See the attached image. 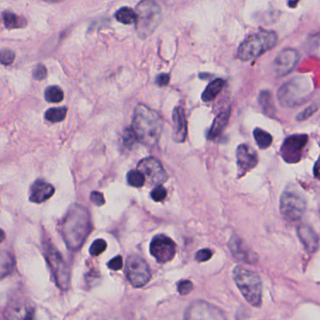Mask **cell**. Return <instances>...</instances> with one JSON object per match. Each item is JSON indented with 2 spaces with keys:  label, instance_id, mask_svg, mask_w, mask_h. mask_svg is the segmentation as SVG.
Instances as JSON below:
<instances>
[{
  "label": "cell",
  "instance_id": "1",
  "mask_svg": "<svg viewBox=\"0 0 320 320\" xmlns=\"http://www.w3.org/2000/svg\"><path fill=\"white\" fill-rule=\"evenodd\" d=\"M92 231V221L87 209L73 205L66 213L61 224V235L67 246L76 251L81 248Z\"/></svg>",
  "mask_w": 320,
  "mask_h": 320
},
{
  "label": "cell",
  "instance_id": "2",
  "mask_svg": "<svg viewBox=\"0 0 320 320\" xmlns=\"http://www.w3.org/2000/svg\"><path fill=\"white\" fill-rule=\"evenodd\" d=\"M163 128V118L159 113L147 105H136L131 127L136 140L148 147H154L160 140Z\"/></svg>",
  "mask_w": 320,
  "mask_h": 320
},
{
  "label": "cell",
  "instance_id": "3",
  "mask_svg": "<svg viewBox=\"0 0 320 320\" xmlns=\"http://www.w3.org/2000/svg\"><path fill=\"white\" fill-rule=\"evenodd\" d=\"M314 90V82L305 76H300L282 85L277 98L282 106L295 107L307 102Z\"/></svg>",
  "mask_w": 320,
  "mask_h": 320
},
{
  "label": "cell",
  "instance_id": "4",
  "mask_svg": "<svg viewBox=\"0 0 320 320\" xmlns=\"http://www.w3.org/2000/svg\"><path fill=\"white\" fill-rule=\"evenodd\" d=\"M278 42L275 31L261 29L244 39L238 49V58L242 61H251L272 49Z\"/></svg>",
  "mask_w": 320,
  "mask_h": 320
},
{
  "label": "cell",
  "instance_id": "5",
  "mask_svg": "<svg viewBox=\"0 0 320 320\" xmlns=\"http://www.w3.org/2000/svg\"><path fill=\"white\" fill-rule=\"evenodd\" d=\"M233 279L244 299L255 307L261 306L262 282L255 271L237 266L233 270Z\"/></svg>",
  "mask_w": 320,
  "mask_h": 320
},
{
  "label": "cell",
  "instance_id": "6",
  "mask_svg": "<svg viewBox=\"0 0 320 320\" xmlns=\"http://www.w3.org/2000/svg\"><path fill=\"white\" fill-rule=\"evenodd\" d=\"M136 32L141 39L150 37L157 29L162 21V10L159 4L146 0L136 6Z\"/></svg>",
  "mask_w": 320,
  "mask_h": 320
},
{
  "label": "cell",
  "instance_id": "7",
  "mask_svg": "<svg viewBox=\"0 0 320 320\" xmlns=\"http://www.w3.org/2000/svg\"><path fill=\"white\" fill-rule=\"evenodd\" d=\"M306 210L304 197L293 190H286L280 199V211L286 220L289 222L300 221Z\"/></svg>",
  "mask_w": 320,
  "mask_h": 320
},
{
  "label": "cell",
  "instance_id": "8",
  "mask_svg": "<svg viewBox=\"0 0 320 320\" xmlns=\"http://www.w3.org/2000/svg\"><path fill=\"white\" fill-rule=\"evenodd\" d=\"M44 247L46 260L51 268L55 282L60 289L66 290L69 288L70 283V273L68 266L63 257L59 254V251L56 250L55 247L49 244H44Z\"/></svg>",
  "mask_w": 320,
  "mask_h": 320
},
{
  "label": "cell",
  "instance_id": "9",
  "mask_svg": "<svg viewBox=\"0 0 320 320\" xmlns=\"http://www.w3.org/2000/svg\"><path fill=\"white\" fill-rule=\"evenodd\" d=\"M125 270L128 280L134 288H143L151 280V268L148 263L138 255H130L127 258Z\"/></svg>",
  "mask_w": 320,
  "mask_h": 320
},
{
  "label": "cell",
  "instance_id": "10",
  "mask_svg": "<svg viewBox=\"0 0 320 320\" xmlns=\"http://www.w3.org/2000/svg\"><path fill=\"white\" fill-rule=\"evenodd\" d=\"M183 320H227L222 309L208 301H193L184 312Z\"/></svg>",
  "mask_w": 320,
  "mask_h": 320
},
{
  "label": "cell",
  "instance_id": "11",
  "mask_svg": "<svg viewBox=\"0 0 320 320\" xmlns=\"http://www.w3.org/2000/svg\"><path fill=\"white\" fill-rule=\"evenodd\" d=\"M308 143L307 134H293L285 139L280 153L285 162L297 163L301 161L303 150Z\"/></svg>",
  "mask_w": 320,
  "mask_h": 320
},
{
  "label": "cell",
  "instance_id": "12",
  "mask_svg": "<svg viewBox=\"0 0 320 320\" xmlns=\"http://www.w3.org/2000/svg\"><path fill=\"white\" fill-rule=\"evenodd\" d=\"M138 170L143 174L146 180L156 186L163 185L168 178L163 164L156 158H144L138 163Z\"/></svg>",
  "mask_w": 320,
  "mask_h": 320
},
{
  "label": "cell",
  "instance_id": "13",
  "mask_svg": "<svg viewBox=\"0 0 320 320\" xmlns=\"http://www.w3.org/2000/svg\"><path fill=\"white\" fill-rule=\"evenodd\" d=\"M151 254L159 263L169 262L176 255L175 242L164 235L155 236L151 242Z\"/></svg>",
  "mask_w": 320,
  "mask_h": 320
},
{
  "label": "cell",
  "instance_id": "14",
  "mask_svg": "<svg viewBox=\"0 0 320 320\" xmlns=\"http://www.w3.org/2000/svg\"><path fill=\"white\" fill-rule=\"evenodd\" d=\"M301 59L300 53L293 48H286L277 55L272 62V71L276 76H285L292 72Z\"/></svg>",
  "mask_w": 320,
  "mask_h": 320
},
{
  "label": "cell",
  "instance_id": "15",
  "mask_svg": "<svg viewBox=\"0 0 320 320\" xmlns=\"http://www.w3.org/2000/svg\"><path fill=\"white\" fill-rule=\"evenodd\" d=\"M7 320H33L35 307L26 299H15L11 301L4 311Z\"/></svg>",
  "mask_w": 320,
  "mask_h": 320
},
{
  "label": "cell",
  "instance_id": "16",
  "mask_svg": "<svg viewBox=\"0 0 320 320\" xmlns=\"http://www.w3.org/2000/svg\"><path fill=\"white\" fill-rule=\"evenodd\" d=\"M236 156L239 173L242 175L246 174L250 170L254 169L258 163L257 153L248 145H240L236 151Z\"/></svg>",
  "mask_w": 320,
  "mask_h": 320
},
{
  "label": "cell",
  "instance_id": "17",
  "mask_svg": "<svg viewBox=\"0 0 320 320\" xmlns=\"http://www.w3.org/2000/svg\"><path fill=\"white\" fill-rule=\"evenodd\" d=\"M229 249L238 260L253 264L257 261V256L252 252L239 236H233L229 242Z\"/></svg>",
  "mask_w": 320,
  "mask_h": 320
},
{
  "label": "cell",
  "instance_id": "18",
  "mask_svg": "<svg viewBox=\"0 0 320 320\" xmlns=\"http://www.w3.org/2000/svg\"><path fill=\"white\" fill-rule=\"evenodd\" d=\"M173 123H174V140L176 143H183L188 133L187 120L185 111L181 106H176L173 111Z\"/></svg>",
  "mask_w": 320,
  "mask_h": 320
},
{
  "label": "cell",
  "instance_id": "19",
  "mask_svg": "<svg viewBox=\"0 0 320 320\" xmlns=\"http://www.w3.org/2000/svg\"><path fill=\"white\" fill-rule=\"evenodd\" d=\"M55 194V188L50 183L42 179H38L33 183L30 188V201L33 203L44 202Z\"/></svg>",
  "mask_w": 320,
  "mask_h": 320
},
{
  "label": "cell",
  "instance_id": "20",
  "mask_svg": "<svg viewBox=\"0 0 320 320\" xmlns=\"http://www.w3.org/2000/svg\"><path fill=\"white\" fill-rule=\"evenodd\" d=\"M298 236L304 245V247L307 249L310 253H315L318 249V236L314 232V229L307 224H301L298 227Z\"/></svg>",
  "mask_w": 320,
  "mask_h": 320
},
{
  "label": "cell",
  "instance_id": "21",
  "mask_svg": "<svg viewBox=\"0 0 320 320\" xmlns=\"http://www.w3.org/2000/svg\"><path fill=\"white\" fill-rule=\"evenodd\" d=\"M230 112H231V108H227L217 115L208 133L209 140H213L218 136H220V134L222 133V131L224 130V128L228 123Z\"/></svg>",
  "mask_w": 320,
  "mask_h": 320
},
{
  "label": "cell",
  "instance_id": "22",
  "mask_svg": "<svg viewBox=\"0 0 320 320\" xmlns=\"http://www.w3.org/2000/svg\"><path fill=\"white\" fill-rule=\"evenodd\" d=\"M224 83V80H222V78L215 79L211 83H209V85L205 88L202 93L203 102L209 103L213 101L220 94V92H222Z\"/></svg>",
  "mask_w": 320,
  "mask_h": 320
},
{
  "label": "cell",
  "instance_id": "23",
  "mask_svg": "<svg viewBox=\"0 0 320 320\" xmlns=\"http://www.w3.org/2000/svg\"><path fill=\"white\" fill-rule=\"evenodd\" d=\"M15 266L13 255L7 251L0 252V279L11 275Z\"/></svg>",
  "mask_w": 320,
  "mask_h": 320
},
{
  "label": "cell",
  "instance_id": "24",
  "mask_svg": "<svg viewBox=\"0 0 320 320\" xmlns=\"http://www.w3.org/2000/svg\"><path fill=\"white\" fill-rule=\"evenodd\" d=\"M116 19L123 25H132L136 23V13L131 8L123 7L116 13Z\"/></svg>",
  "mask_w": 320,
  "mask_h": 320
},
{
  "label": "cell",
  "instance_id": "25",
  "mask_svg": "<svg viewBox=\"0 0 320 320\" xmlns=\"http://www.w3.org/2000/svg\"><path fill=\"white\" fill-rule=\"evenodd\" d=\"M254 138L255 142L261 150H267L272 144V136L268 131H264L260 128H255L254 130Z\"/></svg>",
  "mask_w": 320,
  "mask_h": 320
},
{
  "label": "cell",
  "instance_id": "26",
  "mask_svg": "<svg viewBox=\"0 0 320 320\" xmlns=\"http://www.w3.org/2000/svg\"><path fill=\"white\" fill-rule=\"evenodd\" d=\"M44 97H45L47 102L53 103V104H58V103H60L63 101L64 93L61 88H59V86L53 85V86H49L46 89Z\"/></svg>",
  "mask_w": 320,
  "mask_h": 320
},
{
  "label": "cell",
  "instance_id": "27",
  "mask_svg": "<svg viewBox=\"0 0 320 320\" xmlns=\"http://www.w3.org/2000/svg\"><path fill=\"white\" fill-rule=\"evenodd\" d=\"M67 109L64 107L61 108H51L45 113V118L50 122H60L66 118Z\"/></svg>",
  "mask_w": 320,
  "mask_h": 320
},
{
  "label": "cell",
  "instance_id": "28",
  "mask_svg": "<svg viewBox=\"0 0 320 320\" xmlns=\"http://www.w3.org/2000/svg\"><path fill=\"white\" fill-rule=\"evenodd\" d=\"M127 180L128 183L135 188H141L143 187L146 183V178L143 176L141 172H139L138 169L131 170L128 175H127Z\"/></svg>",
  "mask_w": 320,
  "mask_h": 320
},
{
  "label": "cell",
  "instance_id": "29",
  "mask_svg": "<svg viewBox=\"0 0 320 320\" xmlns=\"http://www.w3.org/2000/svg\"><path fill=\"white\" fill-rule=\"evenodd\" d=\"M259 105L262 107L263 111L266 114H270L275 111V107L272 105V97L269 92H262L259 94Z\"/></svg>",
  "mask_w": 320,
  "mask_h": 320
},
{
  "label": "cell",
  "instance_id": "30",
  "mask_svg": "<svg viewBox=\"0 0 320 320\" xmlns=\"http://www.w3.org/2000/svg\"><path fill=\"white\" fill-rule=\"evenodd\" d=\"M3 20H4V25L7 28L12 29V28H16L22 26L21 22H20L19 17L12 13H5L3 15Z\"/></svg>",
  "mask_w": 320,
  "mask_h": 320
},
{
  "label": "cell",
  "instance_id": "31",
  "mask_svg": "<svg viewBox=\"0 0 320 320\" xmlns=\"http://www.w3.org/2000/svg\"><path fill=\"white\" fill-rule=\"evenodd\" d=\"M107 248V243L105 240L103 239H99L94 241L89 248V253L92 256H98L102 255L105 250Z\"/></svg>",
  "mask_w": 320,
  "mask_h": 320
},
{
  "label": "cell",
  "instance_id": "32",
  "mask_svg": "<svg viewBox=\"0 0 320 320\" xmlns=\"http://www.w3.org/2000/svg\"><path fill=\"white\" fill-rule=\"evenodd\" d=\"M166 196H167V191L163 185L156 186L154 189L152 190L151 194L152 200H154L155 202H162L165 199Z\"/></svg>",
  "mask_w": 320,
  "mask_h": 320
},
{
  "label": "cell",
  "instance_id": "33",
  "mask_svg": "<svg viewBox=\"0 0 320 320\" xmlns=\"http://www.w3.org/2000/svg\"><path fill=\"white\" fill-rule=\"evenodd\" d=\"M15 58V55L12 50L3 49L0 51V63L3 65L12 64Z\"/></svg>",
  "mask_w": 320,
  "mask_h": 320
},
{
  "label": "cell",
  "instance_id": "34",
  "mask_svg": "<svg viewBox=\"0 0 320 320\" xmlns=\"http://www.w3.org/2000/svg\"><path fill=\"white\" fill-rule=\"evenodd\" d=\"M194 285L189 280H183L177 284V291L180 295H188L193 290Z\"/></svg>",
  "mask_w": 320,
  "mask_h": 320
},
{
  "label": "cell",
  "instance_id": "35",
  "mask_svg": "<svg viewBox=\"0 0 320 320\" xmlns=\"http://www.w3.org/2000/svg\"><path fill=\"white\" fill-rule=\"evenodd\" d=\"M318 109V106L316 105H311L307 107L305 110L301 112V114L299 116H297V120L298 121H303L305 119L310 118L312 115H314L315 112L317 111Z\"/></svg>",
  "mask_w": 320,
  "mask_h": 320
},
{
  "label": "cell",
  "instance_id": "36",
  "mask_svg": "<svg viewBox=\"0 0 320 320\" xmlns=\"http://www.w3.org/2000/svg\"><path fill=\"white\" fill-rule=\"evenodd\" d=\"M213 255V253L209 249H202L196 253V259L198 262H206L209 260Z\"/></svg>",
  "mask_w": 320,
  "mask_h": 320
},
{
  "label": "cell",
  "instance_id": "37",
  "mask_svg": "<svg viewBox=\"0 0 320 320\" xmlns=\"http://www.w3.org/2000/svg\"><path fill=\"white\" fill-rule=\"evenodd\" d=\"M123 267V260L120 255H118L114 258H112L110 261L108 262V268L112 270H119Z\"/></svg>",
  "mask_w": 320,
  "mask_h": 320
},
{
  "label": "cell",
  "instance_id": "38",
  "mask_svg": "<svg viewBox=\"0 0 320 320\" xmlns=\"http://www.w3.org/2000/svg\"><path fill=\"white\" fill-rule=\"evenodd\" d=\"M47 75V70L45 67L41 64L36 66V68L33 71V76L36 80H43Z\"/></svg>",
  "mask_w": 320,
  "mask_h": 320
},
{
  "label": "cell",
  "instance_id": "39",
  "mask_svg": "<svg viewBox=\"0 0 320 320\" xmlns=\"http://www.w3.org/2000/svg\"><path fill=\"white\" fill-rule=\"evenodd\" d=\"M90 200L96 206H103L105 203V197L102 193L99 192H92L90 195Z\"/></svg>",
  "mask_w": 320,
  "mask_h": 320
},
{
  "label": "cell",
  "instance_id": "40",
  "mask_svg": "<svg viewBox=\"0 0 320 320\" xmlns=\"http://www.w3.org/2000/svg\"><path fill=\"white\" fill-rule=\"evenodd\" d=\"M170 75L167 73H161L156 78V84L160 86H164L169 84Z\"/></svg>",
  "mask_w": 320,
  "mask_h": 320
},
{
  "label": "cell",
  "instance_id": "41",
  "mask_svg": "<svg viewBox=\"0 0 320 320\" xmlns=\"http://www.w3.org/2000/svg\"><path fill=\"white\" fill-rule=\"evenodd\" d=\"M5 239H6V234H5V232H4L3 229L0 228V243H2V242H4Z\"/></svg>",
  "mask_w": 320,
  "mask_h": 320
},
{
  "label": "cell",
  "instance_id": "42",
  "mask_svg": "<svg viewBox=\"0 0 320 320\" xmlns=\"http://www.w3.org/2000/svg\"><path fill=\"white\" fill-rule=\"evenodd\" d=\"M318 167H319V165H318V161H316L314 167V174L315 177H318Z\"/></svg>",
  "mask_w": 320,
  "mask_h": 320
},
{
  "label": "cell",
  "instance_id": "43",
  "mask_svg": "<svg viewBox=\"0 0 320 320\" xmlns=\"http://www.w3.org/2000/svg\"><path fill=\"white\" fill-rule=\"evenodd\" d=\"M298 4V2H288V6L291 7V8H295V6Z\"/></svg>",
  "mask_w": 320,
  "mask_h": 320
}]
</instances>
